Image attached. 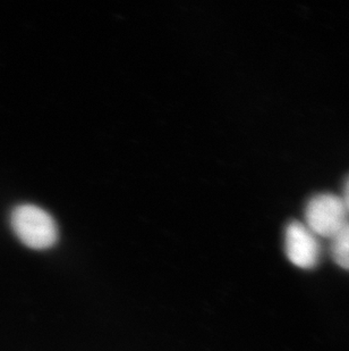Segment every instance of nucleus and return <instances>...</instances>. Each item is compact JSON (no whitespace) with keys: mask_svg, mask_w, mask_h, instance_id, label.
I'll use <instances>...</instances> for the list:
<instances>
[{"mask_svg":"<svg viewBox=\"0 0 349 351\" xmlns=\"http://www.w3.org/2000/svg\"><path fill=\"white\" fill-rule=\"evenodd\" d=\"M14 233L24 245L34 250H46L58 241V228L53 216L38 206L24 204L10 215Z\"/></svg>","mask_w":349,"mask_h":351,"instance_id":"obj_1","label":"nucleus"},{"mask_svg":"<svg viewBox=\"0 0 349 351\" xmlns=\"http://www.w3.org/2000/svg\"><path fill=\"white\" fill-rule=\"evenodd\" d=\"M330 252L337 265L349 271V223L333 240H330Z\"/></svg>","mask_w":349,"mask_h":351,"instance_id":"obj_4","label":"nucleus"},{"mask_svg":"<svg viewBox=\"0 0 349 351\" xmlns=\"http://www.w3.org/2000/svg\"><path fill=\"white\" fill-rule=\"evenodd\" d=\"M344 202H345V205H346L347 209H348L349 212V178L347 180L346 183H345V188H344V195L343 197Z\"/></svg>","mask_w":349,"mask_h":351,"instance_id":"obj_5","label":"nucleus"},{"mask_svg":"<svg viewBox=\"0 0 349 351\" xmlns=\"http://www.w3.org/2000/svg\"><path fill=\"white\" fill-rule=\"evenodd\" d=\"M348 223V209L339 195L321 193L307 202L304 224L318 238L333 240Z\"/></svg>","mask_w":349,"mask_h":351,"instance_id":"obj_2","label":"nucleus"},{"mask_svg":"<svg viewBox=\"0 0 349 351\" xmlns=\"http://www.w3.org/2000/svg\"><path fill=\"white\" fill-rule=\"evenodd\" d=\"M287 258L298 269H312L321 258L320 239L304 223L290 222L285 232Z\"/></svg>","mask_w":349,"mask_h":351,"instance_id":"obj_3","label":"nucleus"}]
</instances>
